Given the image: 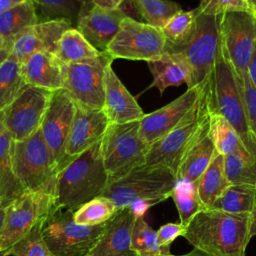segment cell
Listing matches in <instances>:
<instances>
[{
  "instance_id": "obj_1",
  "label": "cell",
  "mask_w": 256,
  "mask_h": 256,
  "mask_svg": "<svg viewBox=\"0 0 256 256\" xmlns=\"http://www.w3.org/2000/svg\"><path fill=\"white\" fill-rule=\"evenodd\" d=\"M249 231L250 213L234 214L209 208L189 221L182 237L212 256H244L251 240Z\"/></svg>"
},
{
  "instance_id": "obj_2",
  "label": "cell",
  "mask_w": 256,
  "mask_h": 256,
  "mask_svg": "<svg viewBox=\"0 0 256 256\" xmlns=\"http://www.w3.org/2000/svg\"><path fill=\"white\" fill-rule=\"evenodd\" d=\"M175 175L165 167L142 165L110 180L102 196L110 199L118 210L132 208L139 217L147 209L171 197Z\"/></svg>"
},
{
  "instance_id": "obj_3",
  "label": "cell",
  "mask_w": 256,
  "mask_h": 256,
  "mask_svg": "<svg viewBox=\"0 0 256 256\" xmlns=\"http://www.w3.org/2000/svg\"><path fill=\"white\" fill-rule=\"evenodd\" d=\"M108 182L98 142L58 173L55 192L57 207L74 212L88 201L102 196Z\"/></svg>"
},
{
  "instance_id": "obj_4",
  "label": "cell",
  "mask_w": 256,
  "mask_h": 256,
  "mask_svg": "<svg viewBox=\"0 0 256 256\" xmlns=\"http://www.w3.org/2000/svg\"><path fill=\"white\" fill-rule=\"evenodd\" d=\"M214 108L216 106L211 75L198 104L189 115L173 130L150 145L145 165L165 167L176 177L186 152L208 125Z\"/></svg>"
},
{
  "instance_id": "obj_5",
  "label": "cell",
  "mask_w": 256,
  "mask_h": 256,
  "mask_svg": "<svg viewBox=\"0 0 256 256\" xmlns=\"http://www.w3.org/2000/svg\"><path fill=\"white\" fill-rule=\"evenodd\" d=\"M212 85L216 111L232 125L243 146L256 154V136L250 126L245 101L221 45L212 73Z\"/></svg>"
},
{
  "instance_id": "obj_6",
  "label": "cell",
  "mask_w": 256,
  "mask_h": 256,
  "mask_svg": "<svg viewBox=\"0 0 256 256\" xmlns=\"http://www.w3.org/2000/svg\"><path fill=\"white\" fill-rule=\"evenodd\" d=\"M12 163L25 191H43L55 195L57 173L41 130L12 142Z\"/></svg>"
},
{
  "instance_id": "obj_7",
  "label": "cell",
  "mask_w": 256,
  "mask_h": 256,
  "mask_svg": "<svg viewBox=\"0 0 256 256\" xmlns=\"http://www.w3.org/2000/svg\"><path fill=\"white\" fill-rule=\"evenodd\" d=\"M139 127L140 121L109 124L100 141L101 155L109 181L145 165L150 145L140 137Z\"/></svg>"
},
{
  "instance_id": "obj_8",
  "label": "cell",
  "mask_w": 256,
  "mask_h": 256,
  "mask_svg": "<svg viewBox=\"0 0 256 256\" xmlns=\"http://www.w3.org/2000/svg\"><path fill=\"white\" fill-rule=\"evenodd\" d=\"M54 194L26 191L5 207L0 230V251L7 252L57 209Z\"/></svg>"
},
{
  "instance_id": "obj_9",
  "label": "cell",
  "mask_w": 256,
  "mask_h": 256,
  "mask_svg": "<svg viewBox=\"0 0 256 256\" xmlns=\"http://www.w3.org/2000/svg\"><path fill=\"white\" fill-rule=\"evenodd\" d=\"M219 30L220 45L241 89L256 47V20L248 11L225 13L219 16Z\"/></svg>"
},
{
  "instance_id": "obj_10",
  "label": "cell",
  "mask_w": 256,
  "mask_h": 256,
  "mask_svg": "<svg viewBox=\"0 0 256 256\" xmlns=\"http://www.w3.org/2000/svg\"><path fill=\"white\" fill-rule=\"evenodd\" d=\"M103 226L76 224L72 211L57 208L44 221L42 235L57 256H89Z\"/></svg>"
},
{
  "instance_id": "obj_11",
  "label": "cell",
  "mask_w": 256,
  "mask_h": 256,
  "mask_svg": "<svg viewBox=\"0 0 256 256\" xmlns=\"http://www.w3.org/2000/svg\"><path fill=\"white\" fill-rule=\"evenodd\" d=\"M219 48V16L199 13L197 28L191 40L182 48L167 52H178L184 57L191 72L190 88L203 84L211 77Z\"/></svg>"
},
{
  "instance_id": "obj_12",
  "label": "cell",
  "mask_w": 256,
  "mask_h": 256,
  "mask_svg": "<svg viewBox=\"0 0 256 256\" xmlns=\"http://www.w3.org/2000/svg\"><path fill=\"white\" fill-rule=\"evenodd\" d=\"M166 39L162 29L139 22L127 16L108 45L107 54L112 58L134 61H151L165 50Z\"/></svg>"
},
{
  "instance_id": "obj_13",
  "label": "cell",
  "mask_w": 256,
  "mask_h": 256,
  "mask_svg": "<svg viewBox=\"0 0 256 256\" xmlns=\"http://www.w3.org/2000/svg\"><path fill=\"white\" fill-rule=\"evenodd\" d=\"M74 113L75 102L70 94L65 89L53 91L40 130L57 175L70 163L66 147Z\"/></svg>"
},
{
  "instance_id": "obj_14",
  "label": "cell",
  "mask_w": 256,
  "mask_h": 256,
  "mask_svg": "<svg viewBox=\"0 0 256 256\" xmlns=\"http://www.w3.org/2000/svg\"><path fill=\"white\" fill-rule=\"evenodd\" d=\"M113 59L104 53L97 60L84 63H63L64 87L78 105L103 109L105 100V69Z\"/></svg>"
},
{
  "instance_id": "obj_15",
  "label": "cell",
  "mask_w": 256,
  "mask_h": 256,
  "mask_svg": "<svg viewBox=\"0 0 256 256\" xmlns=\"http://www.w3.org/2000/svg\"><path fill=\"white\" fill-rule=\"evenodd\" d=\"M52 92L28 86L2 111L4 128L14 141L29 138L41 128Z\"/></svg>"
},
{
  "instance_id": "obj_16",
  "label": "cell",
  "mask_w": 256,
  "mask_h": 256,
  "mask_svg": "<svg viewBox=\"0 0 256 256\" xmlns=\"http://www.w3.org/2000/svg\"><path fill=\"white\" fill-rule=\"evenodd\" d=\"M207 81L188 88L172 102L152 113L145 114L140 120L139 127L142 140L151 145L179 125L198 104Z\"/></svg>"
},
{
  "instance_id": "obj_17",
  "label": "cell",
  "mask_w": 256,
  "mask_h": 256,
  "mask_svg": "<svg viewBox=\"0 0 256 256\" xmlns=\"http://www.w3.org/2000/svg\"><path fill=\"white\" fill-rule=\"evenodd\" d=\"M109 124L104 109L87 108L75 103V113L66 147L70 162L100 142Z\"/></svg>"
},
{
  "instance_id": "obj_18",
  "label": "cell",
  "mask_w": 256,
  "mask_h": 256,
  "mask_svg": "<svg viewBox=\"0 0 256 256\" xmlns=\"http://www.w3.org/2000/svg\"><path fill=\"white\" fill-rule=\"evenodd\" d=\"M126 17V13L121 8L105 9L92 5L81 10L76 21V29L94 48L106 53L108 45Z\"/></svg>"
},
{
  "instance_id": "obj_19",
  "label": "cell",
  "mask_w": 256,
  "mask_h": 256,
  "mask_svg": "<svg viewBox=\"0 0 256 256\" xmlns=\"http://www.w3.org/2000/svg\"><path fill=\"white\" fill-rule=\"evenodd\" d=\"M71 27L72 23L67 19L40 21L27 27L13 39L11 54L21 62L37 52L55 53L61 36Z\"/></svg>"
},
{
  "instance_id": "obj_20",
  "label": "cell",
  "mask_w": 256,
  "mask_h": 256,
  "mask_svg": "<svg viewBox=\"0 0 256 256\" xmlns=\"http://www.w3.org/2000/svg\"><path fill=\"white\" fill-rule=\"evenodd\" d=\"M139 216L129 207L120 209L102 229L89 256H134L132 231Z\"/></svg>"
},
{
  "instance_id": "obj_21",
  "label": "cell",
  "mask_w": 256,
  "mask_h": 256,
  "mask_svg": "<svg viewBox=\"0 0 256 256\" xmlns=\"http://www.w3.org/2000/svg\"><path fill=\"white\" fill-rule=\"evenodd\" d=\"M108 63L105 69V100L104 111L110 123L122 124L133 121H140L144 117V112L135 98L120 81Z\"/></svg>"
},
{
  "instance_id": "obj_22",
  "label": "cell",
  "mask_w": 256,
  "mask_h": 256,
  "mask_svg": "<svg viewBox=\"0 0 256 256\" xmlns=\"http://www.w3.org/2000/svg\"><path fill=\"white\" fill-rule=\"evenodd\" d=\"M22 73L29 86L56 91L64 87L63 62L52 52H37L21 61Z\"/></svg>"
},
{
  "instance_id": "obj_23",
  "label": "cell",
  "mask_w": 256,
  "mask_h": 256,
  "mask_svg": "<svg viewBox=\"0 0 256 256\" xmlns=\"http://www.w3.org/2000/svg\"><path fill=\"white\" fill-rule=\"evenodd\" d=\"M153 76L149 88L156 87L162 94L170 86H180L191 82V72L184 57L178 52L164 51L159 57L147 62Z\"/></svg>"
},
{
  "instance_id": "obj_24",
  "label": "cell",
  "mask_w": 256,
  "mask_h": 256,
  "mask_svg": "<svg viewBox=\"0 0 256 256\" xmlns=\"http://www.w3.org/2000/svg\"><path fill=\"white\" fill-rule=\"evenodd\" d=\"M216 150L209 134V123L201 135L186 152L176 175V180L197 184L212 159Z\"/></svg>"
},
{
  "instance_id": "obj_25",
  "label": "cell",
  "mask_w": 256,
  "mask_h": 256,
  "mask_svg": "<svg viewBox=\"0 0 256 256\" xmlns=\"http://www.w3.org/2000/svg\"><path fill=\"white\" fill-rule=\"evenodd\" d=\"M12 142L10 134L4 130L0 135V203L4 208L26 192L13 169Z\"/></svg>"
},
{
  "instance_id": "obj_26",
  "label": "cell",
  "mask_w": 256,
  "mask_h": 256,
  "mask_svg": "<svg viewBox=\"0 0 256 256\" xmlns=\"http://www.w3.org/2000/svg\"><path fill=\"white\" fill-rule=\"evenodd\" d=\"M54 54L63 63H84L97 60L104 53L94 48L76 27H71L61 36Z\"/></svg>"
},
{
  "instance_id": "obj_27",
  "label": "cell",
  "mask_w": 256,
  "mask_h": 256,
  "mask_svg": "<svg viewBox=\"0 0 256 256\" xmlns=\"http://www.w3.org/2000/svg\"><path fill=\"white\" fill-rule=\"evenodd\" d=\"M230 185L224 165V156L217 153L197 183L198 194L205 209L212 207L214 202Z\"/></svg>"
},
{
  "instance_id": "obj_28",
  "label": "cell",
  "mask_w": 256,
  "mask_h": 256,
  "mask_svg": "<svg viewBox=\"0 0 256 256\" xmlns=\"http://www.w3.org/2000/svg\"><path fill=\"white\" fill-rule=\"evenodd\" d=\"M40 22L32 0H23L0 13V36L5 41L13 39L24 29Z\"/></svg>"
},
{
  "instance_id": "obj_29",
  "label": "cell",
  "mask_w": 256,
  "mask_h": 256,
  "mask_svg": "<svg viewBox=\"0 0 256 256\" xmlns=\"http://www.w3.org/2000/svg\"><path fill=\"white\" fill-rule=\"evenodd\" d=\"M197 9L190 11L181 10L174 15L162 28L166 39L164 51H173L185 46L193 37L197 28Z\"/></svg>"
},
{
  "instance_id": "obj_30",
  "label": "cell",
  "mask_w": 256,
  "mask_h": 256,
  "mask_svg": "<svg viewBox=\"0 0 256 256\" xmlns=\"http://www.w3.org/2000/svg\"><path fill=\"white\" fill-rule=\"evenodd\" d=\"M28 86L21 62L10 53L0 66V111L9 106Z\"/></svg>"
},
{
  "instance_id": "obj_31",
  "label": "cell",
  "mask_w": 256,
  "mask_h": 256,
  "mask_svg": "<svg viewBox=\"0 0 256 256\" xmlns=\"http://www.w3.org/2000/svg\"><path fill=\"white\" fill-rule=\"evenodd\" d=\"M225 173L230 184L256 187V154L244 146L224 156Z\"/></svg>"
},
{
  "instance_id": "obj_32",
  "label": "cell",
  "mask_w": 256,
  "mask_h": 256,
  "mask_svg": "<svg viewBox=\"0 0 256 256\" xmlns=\"http://www.w3.org/2000/svg\"><path fill=\"white\" fill-rule=\"evenodd\" d=\"M256 201V187L230 184L211 208L228 213H250Z\"/></svg>"
},
{
  "instance_id": "obj_33",
  "label": "cell",
  "mask_w": 256,
  "mask_h": 256,
  "mask_svg": "<svg viewBox=\"0 0 256 256\" xmlns=\"http://www.w3.org/2000/svg\"><path fill=\"white\" fill-rule=\"evenodd\" d=\"M209 134L217 153L226 156L243 146L232 125L214 108L209 118Z\"/></svg>"
},
{
  "instance_id": "obj_34",
  "label": "cell",
  "mask_w": 256,
  "mask_h": 256,
  "mask_svg": "<svg viewBox=\"0 0 256 256\" xmlns=\"http://www.w3.org/2000/svg\"><path fill=\"white\" fill-rule=\"evenodd\" d=\"M131 249L134 256H171L170 247L160 244L156 231L149 224L138 217L132 231Z\"/></svg>"
},
{
  "instance_id": "obj_35",
  "label": "cell",
  "mask_w": 256,
  "mask_h": 256,
  "mask_svg": "<svg viewBox=\"0 0 256 256\" xmlns=\"http://www.w3.org/2000/svg\"><path fill=\"white\" fill-rule=\"evenodd\" d=\"M171 198L177 208L180 223L185 226L198 212L205 209L198 194L197 184L195 183L177 179L171 192Z\"/></svg>"
},
{
  "instance_id": "obj_36",
  "label": "cell",
  "mask_w": 256,
  "mask_h": 256,
  "mask_svg": "<svg viewBox=\"0 0 256 256\" xmlns=\"http://www.w3.org/2000/svg\"><path fill=\"white\" fill-rule=\"evenodd\" d=\"M117 211V207L110 199L98 196L76 209L73 212V220L79 225L98 226L105 224Z\"/></svg>"
},
{
  "instance_id": "obj_37",
  "label": "cell",
  "mask_w": 256,
  "mask_h": 256,
  "mask_svg": "<svg viewBox=\"0 0 256 256\" xmlns=\"http://www.w3.org/2000/svg\"><path fill=\"white\" fill-rule=\"evenodd\" d=\"M146 23L162 29L168 21L182 10L180 4L171 0H132Z\"/></svg>"
},
{
  "instance_id": "obj_38",
  "label": "cell",
  "mask_w": 256,
  "mask_h": 256,
  "mask_svg": "<svg viewBox=\"0 0 256 256\" xmlns=\"http://www.w3.org/2000/svg\"><path fill=\"white\" fill-rule=\"evenodd\" d=\"M40 21L67 19L72 24L80 14L82 4L79 0H32Z\"/></svg>"
},
{
  "instance_id": "obj_39",
  "label": "cell",
  "mask_w": 256,
  "mask_h": 256,
  "mask_svg": "<svg viewBox=\"0 0 256 256\" xmlns=\"http://www.w3.org/2000/svg\"><path fill=\"white\" fill-rule=\"evenodd\" d=\"M44 222L32 229L24 238L14 244L8 251V256H57L46 244L42 228Z\"/></svg>"
},
{
  "instance_id": "obj_40",
  "label": "cell",
  "mask_w": 256,
  "mask_h": 256,
  "mask_svg": "<svg viewBox=\"0 0 256 256\" xmlns=\"http://www.w3.org/2000/svg\"><path fill=\"white\" fill-rule=\"evenodd\" d=\"M200 14L220 16L229 12L251 10L249 0H200L196 8Z\"/></svg>"
},
{
  "instance_id": "obj_41",
  "label": "cell",
  "mask_w": 256,
  "mask_h": 256,
  "mask_svg": "<svg viewBox=\"0 0 256 256\" xmlns=\"http://www.w3.org/2000/svg\"><path fill=\"white\" fill-rule=\"evenodd\" d=\"M186 226L179 223H166L162 225L157 231V237L161 245L165 247H171V244L174 242V240L182 236L185 231Z\"/></svg>"
},
{
  "instance_id": "obj_42",
  "label": "cell",
  "mask_w": 256,
  "mask_h": 256,
  "mask_svg": "<svg viewBox=\"0 0 256 256\" xmlns=\"http://www.w3.org/2000/svg\"><path fill=\"white\" fill-rule=\"evenodd\" d=\"M240 91L245 101L251 129L256 136V90L250 84L249 79H247Z\"/></svg>"
},
{
  "instance_id": "obj_43",
  "label": "cell",
  "mask_w": 256,
  "mask_h": 256,
  "mask_svg": "<svg viewBox=\"0 0 256 256\" xmlns=\"http://www.w3.org/2000/svg\"><path fill=\"white\" fill-rule=\"evenodd\" d=\"M247 75H248V79H249L250 84L256 90V47L253 51L251 60H250L249 65H248Z\"/></svg>"
},
{
  "instance_id": "obj_44",
  "label": "cell",
  "mask_w": 256,
  "mask_h": 256,
  "mask_svg": "<svg viewBox=\"0 0 256 256\" xmlns=\"http://www.w3.org/2000/svg\"><path fill=\"white\" fill-rule=\"evenodd\" d=\"M124 0H91V3L95 6L105 9H116L120 8Z\"/></svg>"
},
{
  "instance_id": "obj_45",
  "label": "cell",
  "mask_w": 256,
  "mask_h": 256,
  "mask_svg": "<svg viewBox=\"0 0 256 256\" xmlns=\"http://www.w3.org/2000/svg\"><path fill=\"white\" fill-rule=\"evenodd\" d=\"M13 41H6L5 45L0 50V66L3 64V62L8 58V56L11 53Z\"/></svg>"
},
{
  "instance_id": "obj_46",
  "label": "cell",
  "mask_w": 256,
  "mask_h": 256,
  "mask_svg": "<svg viewBox=\"0 0 256 256\" xmlns=\"http://www.w3.org/2000/svg\"><path fill=\"white\" fill-rule=\"evenodd\" d=\"M250 238L256 236V201L252 211L250 212V231H249Z\"/></svg>"
},
{
  "instance_id": "obj_47",
  "label": "cell",
  "mask_w": 256,
  "mask_h": 256,
  "mask_svg": "<svg viewBox=\"0 0 256 256\" xmlns=\"http://www.w3.org/2000/svg\"><path fill=\"white\" fill-rule=\"evenodd\" d=\"M22 1L23 0H0V13L6 11L7 9L15 6Z\"/></svg>"
},
{
  "instance_id": "obj_48",
  "label": "cell",
  "mask_w": 256,
  "mask_h": 256,
  "mask_svg": "<svg viewBox=\"0 0 256 256\" xmlns=\"http://www.w3.org/2000/svg\"><path fill=\"white\" fill-rule=\"evenodd\" d=\"M171 256H212L200 249H197V248H193L191 251H189L188 253H185V254H182V255H171Z\"/></svg>"
},
{
  "instance_id": "obj_49",
  "label": "cell",
  "mask_w": 256,
  "mask_h": 256,
  "mask_svg": "<svg viewBox=\"0 0 256 256\" xmlns=\"http://www.w3.org/2000/svg\"><path fill=\"white\" fill-rule=\"evenodd\" d=\"M80 3L82 4V8L81 10H84V9H87L89 7H91L93 4L91 3V0H79ZM81 12V11H80Z\"/></svg>"
},
{
  "instance_id": "obj_50",
  "label": "cell",
  "mask_w": 256,
  "mask_h": 256,
  "mask_svg": "<svg viewBox=\"0 0 256 256\" xmlns=\"http://www.w3.org/2000/svg\"><path fill=\"white\" fill-rule=\"evenodd\" d=\"M4 215H5V208L4 206L0 203V230L3 224V220H4Z\"/></svg>"
},
{
  "instance_id": "obj_51",
  "label": "cell",
  "mask_w": 256,
  "mask_h": 256,
  "mask_svg": "<svg viewBox=\"0 0 256 256\" xmlns=\"http://www.w3.org/2000/svg\"><path fill=\"white\" fill-rule=\"evenodd\" d=\"M5 130L4 124H3V116H2V111H0V135L1 133Z\"/></svg>"
},
{
  "instance_id": "obj_52",
  "label": "cell",
  "mask_w": 256,
  "mask_h": 256,
  "mask_svg": "<svg viewBox=\"0 0 256 256\" xmlns=\"http://www.w3.org/2000/svg\"><path fill=\"white\" fill-rule=\"evenodd\" d=\"M250 13L252 14V16H253V17L255 18V20H256V3H254V4H252V5H251Z\"/></svg>"
},
{
  "instance_id": "obj_53",
  "label": "cell",
  "mask_w": 256,
  "mask_h": 256,
  "mask_svg": "<svg viewBox=\"0 0 256 256\" xmlns=\"http://www.w3.org/2000/svg\"><path fill=\"white\" fill-rule=\"evenodd\" d=\"M5 43H6V41L0 36V50L2 49V47L5 45Z\"/></svg>"
},
{
  "instance_id": "obj_54",
  "label": "cell",
  "mask_w": 256,
  "mask_h": 256,
  "mask_svg": "<svg viewBox=\"0 0 256 256\" xmlns=\"http://www.w3.org/2000/svg\"><path fill=\"white\" fill-rule=\"evenodd\" d=\"M0 256H8V253H7V252H2V251H0Z\"/></svg>"
},
{
  "instance_id": "obj_55",
  "label": "cell",
  "mask_w": 256,
  "mask_h": 256,
  "mask_svg": "<svg viewBox=\"0 0 256 256\" xmlns=\"http://www.w3.org/2000/svg\"><path fill=\"white\" fill-rule=\"evenodd\" d=\"M249 1H250L251 5H252V4H254V3H256V0H249Z\"/></svg>"
}]
</instances>
